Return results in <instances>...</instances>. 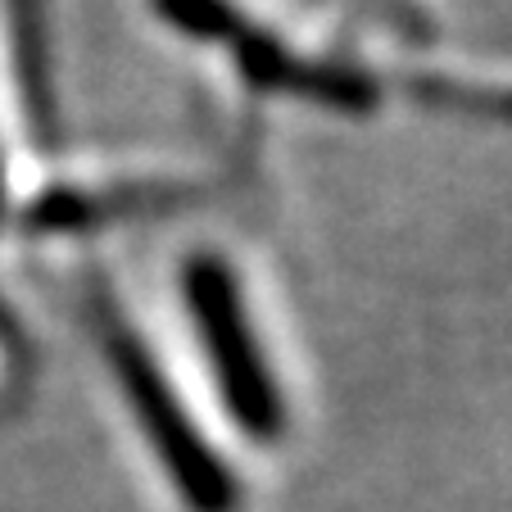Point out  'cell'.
Returning a JSON list of instances; mask_svg holds the SVG:
<instances>
[{
    "label": "cell",
    "instance_id": "1",
    "mask_svg": "<svg viewBox=\"0 0 512 512\" xmlns=\"http://www.w3.org/2000/svg\"><path fill=\"white\" fill-rule=\"evenodd\" d=\"M109 354H114L123 386L132 390V404L141 413L145 431L155 440L159 458H164L173 485L182 490L191 512H236V481L227 476V467L218 463L209 445H204L195 426L186 422V413L177 408V399L168 395L164 377L145 363V349L127 336L123 327H109Z\"/></svg>",
    "mask_w": 512,
    "mask_h": 512
},
{
    "label": "cell",
    "instance_id": "2",
    "mask_svg": "<svg viewBox=\"0 0 512 512\" xmlns=\"http://www.w3.org/2000/svg\"><path fill=\"white\" fill-rule=\"evenodd\" d=\"M191 300L204 313V336L213 349V368L223 381L227 408L241 417V426L259 440H277L281 435V399L272 390L268 372H263L259 354H254L250 336H245V322L236 313V295L227 286V277L218 268L204 263L200 272H191Z\"/></svg>",
    "mask_w": 512,
    "mask_h": 512
}]
</instances>
